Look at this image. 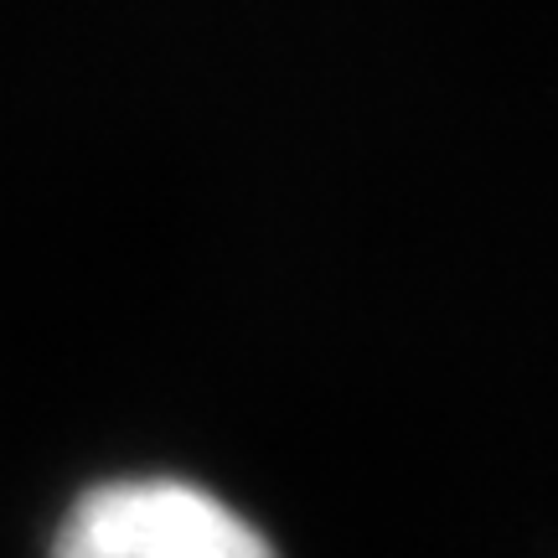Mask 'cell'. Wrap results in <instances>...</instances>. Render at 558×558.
Masks as SVG:
<instances>
[{
  "mask_svg": "<svg viewBox=\"0 0 558 558\" xmlns=\"http://www.w3.org/2000/svg\"><path fill=\"white\" fill-rule=\"evenodd\" d=\"M52 558H275V548L202 486L114 481L68 512Z\"/></svg>",
  "mask_w": 558,
  "mask_h": 558,
  "instance_id": "6da1fadb",
  "label": "cell"
}]
</instances>
